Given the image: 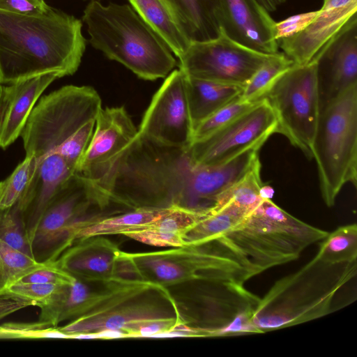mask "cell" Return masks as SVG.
<instances>
[{
  "label": "cell",
  "mask_w": 357,
  "mask_h": 357,
  "mask_svg": "<svg viewBox=\"0 0 357 357\" xmlns=\"http://www.w3.org/2000/svg\"><path fill=\"white\" fill-rule=\"evenodd\" d=\"M357 0H324L315 18L303 31L279 40V49L294 64L309 63L354 18Z\"/></svg>",
  "instance_id": "obj_16"
},
{
  "label": "cell",
  "mask_w": 357,
  "mask_h": 357,
  "mask_svg": "<svg viewBox=\"0 0 357 357\" xmlns=\"http://www.w3.org/2000/svg\"><path fill=\"white\" fill-rule=\"evenodd\" d=\"M155 323L188 324L164 286L149 280L122 278L98 306L58 328L70 335L113 329L123 332L127 337H139L142 328Z\"/></svg>",
  "instance_id": "obj_6"
},
{
  "label": "cell",
  "mask_w": 357,
  "mask_h": 357,
  "mask_svg": "<svg viewBox=\"0 0 357 357\" xmlns=\"http://www.w3.org/2000/svg\"><path fill=\"white\" fill-rule=\"evenodd\" d=\"M258 102L245 101L238 97L224 105L195 128L193 131L192 143L229 123L252 108Z\"/></svg>",
  "instance_id": "obj_34"
},
{
  "label": "cell",
  "mask_w": 357,
  "mask_h": 357,
  "mask_svg": "<svg viewBox=\"0 0 357 357\" xmlns=\"http://www.w3.org/2000/svg\"><path fill=\"white\" fill-rule=\"evenodd\" d=\"M220 25L235 41L266 54L279 52L275 23L258 0H220Z\"/></svg>",
  "instance_id": "obj_17"
},
{
  "label": "cell",
  "mask_w": 357,
  "mask_h": 357,
  "mask_svg": "<svg viewBox=\"0 0 357 357\" xmlns=\"http://www.w3.org/2000/svg\"><path fill=\"white\" fill-rule=\"evenodd\" d=\"M38 165V158L26 155L12 174L0 181V209L10 208L18 202L30 183Z\"/></svg>",
  "instance_id": "obj_31"
},
{
  "label": "cell",
  "mask_w": 357,
  "mask_h": 357,
  "mask_svg": "<svg viewBox=\"0 0 357 357\" xmlns=\"http://www.w3.org/2000/svg\"><path fill=\"white\" fill-rule=\"evenodd\" d=\"M208 215L172 206L159 219L123 234L141 243L159 247L185 246V236L201 220Z\"/></svg>",
  "instance_id": "obj_22"
},
{
  "label": "cell",
  "mask_w": 357,
  "mask_h": 357,
  "mask_svg": "<svg viewBox=\"0 0 357 357\" xmlns=\"http://www.w3.org/2000/svg\"><path fill=\"white\" fill-rule=\"evenodd\" d=\"M293 64V61L282 52L273 54L252 76L243 87L240 98L248 102L262 100L277 79Z\"/></svg>",
  "instance_id": "obj_30"
},
{
  "label": "cell",
  "mask_w": 357,
  "mask_h": 357,
  "mask_svg": "<svg viewBox=\"0 0 357 357\" xmlns=\"http://www.w3.org/2000/svg\"><path fill=\"white\" fill-rule=\"evenodd\" d=\"M82 29L79 19L52 7L39 16L0 9V84L50 72L74 74L86 50Z\"/></svg>",
  "instance_id": "obj_2"
},
{
  "label": "cell",
  "mask_w": 357,
  "mask_h": 357,
  "mask_svg": "<svg viewBox=\"0 0 357 357\" xmlns=\"http://www.w3.org/2000/svg\"><path fill=\"white\" fill-rule=\"evenodd\" d=\"M167 208L139 207L117 215L91 219L80 226L75 233V240L104 235L123 234L151 223L166 214Z\"/></svg>",
  "instance_id": "obj_25"
},
{
  "label": "cell",
  "mask_w": 357,
  "mask_h": 357,
  "mask_svg": "<svg viewBox=\"0 0 357 357\" xmlns=\"http://www.w3.org/2000/svg\"><path fill=\"white\" fill-rule=\"evenodd\" d=\"M0 239L33 257L24 218L16 204L10 208L0 209Z\"/></svg>",
  "instance_id": "obj_33"
},
{
  "label": "cell",
  "mask_w": 357,
  "mask_h": 357,
  "mask_svg": "<svg viewBox=\"0 0 357 357\" xmlns=\"http://www.w3.org/2000/svg\"><path fill=\"white\" fill-rule=\"evenodd\" d=\"M137 134L138 129L124 107H102L76 174L91 184L98 181Z\"/></svg>",
  "instance_id": "obj_14"
},
{
  "label": "cell",
  "mask_w": 357,
  "mask_h": 357,
  "mask_svg": "<svg viewBox=\"0 0 357 357\" xmlns=\"http://www.w3.org/2000/svg\"><path fill=\"white\" fill-rule=\"evenodd\" d=\"M33 305L29 301L10 294L0 296V320L25 307Z\"/></svg>",
  "instance_id": "obj_39"
},
{
  "label": "cell",
  "mask_w": 357,
  "mask_h": 357,
  "mask_svg": "<svg viewBox=\"0 0 357 357\" xmlns=\"http://www.w3.org/2000/svg\"><path fill=\"white\" fill-rule=\"evenodd\" d=\"M328 232L305 223L271 199L261 202L223 237L252 264L257 274L294 260Z\"/></svg>",
  "instance_id": "obj_5"
},
{
  "label": "cell",
  "mask_w": 357,
  "mask_h": 357,
  "mask_svg": "<svg viewBox=\"0 0 357 357\" xmlns=\"http://www.w3.org/2000/svg\"><path fill=\"white\" fill-rule=\"evenodd\" d=\"M75 278L74 275L51 262L49 266L26 276L20 282L69 285Z\"/></svg>",
  "instance_id": "obj_37"
},
{
  "label": "cell",
  "mask_w": 357,
  "mask_h": 357,
  "mask_svg": "<svg viewBox=\"0 0 357 357\" xmlns=\"http://www.w3.org/2000/svg\"><path fill=\"white\" fill-rule=\"evenodd\" d=\"M315 257L322 261L335 264L351 262L357 259V226L339 227L321 241Z\"/></svg>",
  "instance_id": "obj_29"
},
{
  "label": "cell",
  "mask_w": 357,
  "mask_h": 357,
  "mask_svg": "<svg viewBox=\"0 0 357 357\" xmlns=\"http://www.w3.org/2000/svg\"><path fill=\"white\" fill-rule=\"evenodd\" d=\"M274 194L273 189L268 185H262L260 189V196L262 199H271Z\"/></svg>",
  "instance_id": "obj_42"
},
{
  "label": "cell",
  "mask_w": 357,
  "mask_h": 357,
  "mask_svg": "<svg viewBox=\"0 0 357 357\" xmlns=\"http://www.w3.org/2000/svg\"><path fill=\"white\" fill-rule=\"evenodd\" d=\"M67 286L19 282L11 287L7 294L19 296L40 307L56 301Z\"/></svg>",
  "instance_id": "obj_35"
},
{
  "label": "cell",
  "mask_w": 357,
  "mask_h": 357,
  "mask_svg": "<svg viewBox=\"0 0 357 357\" xmlns=\"http://www.w3.org/2000/svg\"><path fill=\"white\" fill-rule=\"evenodd\" d=\"M101 108L99 94L86 86L66 85L43 96L21 134L26 155L58 154L84 125L96 120Z\"/></svg>",
  "instance_id": "obj_8"
},
{
  "label": "cell",
  "mask_w": 357,
  "mask_h": 357,
  "mask_svg": "<svg viewBox=\"0 0 357 357\" xmlns=\"http://www.w3.org/2000/svg\"><path fill=\"white\" fill-rule=\"evenodd\" d=\"M82 20L91 45L141 79L166 77L176 65L165 41L130 5L92 0Z\"/></svg>",
  "instance_id": "obj_4"
},
{
  "label": "cell",
  "mask_w": 357,
  "mask_h": 357,
  "mask_svg": "<svg viewBox=\"0 0 357 357\" xmlns=\"http://www.w3.org/2000/svg\"><path fill=\"white\" fill-rule=\"evenodd\" d=\"M243 90L238 86L185 75V91L193 131L218 109L240 97Z\"/></svg>",
  "instance_id": "obj_24"
},
{
  "label": "cell",
  "mask_w": 357,
  "mask_h": 357,
  "mask_svg": "<svg viewBox=\"0 0 357 357\" xmlns=\"http://www.w3.org/2000/svg\"><path fill=\"white\" fill-rule=\"evenodd\" d=\"M196 165L187 149L170 146L138 132L109 172L91 183L100 202L139 207L177 206L197 211Z\"/></svg>",
  "instance_id": "obj_1"
},
{
  "label": "cell",
  "mask_w": 357,
  "mask_h": 357,
  "mask_svg": "<svg viewBox=\"0 0 357 357\" xmlns=\"http://www.w3.org/2000/svg\"><path fill=\"white\" fill-rule=\"evenodd\" d=\"M91 207L103 209L92 185L75 173L56 192L40 220L30 241L33 257L39 262L55 261L73 245L77 229L90 220L85 216Z\"/></svg>",
  "instance_id": "obj_10"
},
{
  "label": "cell",
  "mask_w": 357,
  "mask_h": 357,
  "mask_svg": "<svg viewBox=\"0 0 357 357\" xmlns=\"http://www.w3.org/2000/svg\"><path fill=\"white\" fill-rule=\"evenodd\" d=\"M356 273V261L330 264L314 256L298 271L275 282L259 299L252 324L258 333H264L336 311L335 297Z\"/></svg>",
  "instance_id": "obj_3"
},
{
  "label": "cell",
  "mask_w": 357,
  "mask_h": 357,
  "mask_svg": "<svg viewBox=\"0 0 357 357\" xmlns=\"http://www.w3.org/2000/svg\"><path fill=\"white\" fill-rule=\"evenodd\" d=\"M261 163L259 160L250 170L225 193L222 207L229 202L252 211L262 200L260 189L263 185L260 178Z\"/></svg>",
  "instance_id": "obj_32"
},
{
  "label": "cell",
  "mask_w": 357,
  "mask_h": 357,
  "mask_svg": "<svg viewBox=\"0 0 357 357\" xmlns=\"http://www.w3.org/2000/svg\"><path fill=\"white\" fill-rule=\"evenodd\" d=\"M313 59L317 62L321 109L357 85V18L351 20Z\"/></svg>",
  "instance_id": "obj_15"
},
{
  "label": "cell",
  "mask_w": 357,
  "mask_h": 357,
  "mask_svg": "<svg viewBox=\"0 0 357 357\" xmlns=\"http://www.w3.org/2000/svg\"><path fill=\"white\" fill-rule=\"evenodd\" d=\"M51 8L44 0H0L1 10L24 15H43Z\"/></svg>",
  "instance_id": "obj_38"
},
{
  "label": "cell",
  "mask_w": 357,
  "mask_h": 357,
  "mask_svg": "<svg viewBox=\"0 0 357 357\" xmlns=\"http://www.w3.org/2000/svg\"><path fill=\"white\" fill-rule=\"evenodd\" d=\"M139 15L165 41L173 54L181 56L190 44L162 0H128Z\"/></svg>",
  "instance_id": "obj_26"
},
{
  "label": "cell",
  "mask_w": 357,
  "mask_h": 357,
  "mask_svg": "<svg viewBox=\"0 0 357 357\" xmlns=\"http://www.w3.org/2000/svg\"><path fill=\"white\" fill-rule=\"evenodd\" d=\"M61 76L50 72L10 84H0V148L6 149L22 132L45 90Z\"/></svg>",
  "instance_id": "obj_18"
},
{
  "label": "cell",
  "mask_w": 357,
  "mask_h": 357,
  "mask_svg": "<svg viewBox=\"0 0 357 357\" xmlns=\"http://www.w3.org/2000/svg\"><path fill=\"white\" fill-rule=\"evenodd\" d=\"M98 339H116L127 337L126 335L118 330L105 329L95 333Z\"/></svg>",
  "instance_id": "obj_40"
},
{
  "label": "cell",
  "mask_w": 357,
  "mask_h": 357,
  "mask_svg": "<svg viewBox=\"0 0 357 357\" xmlns=\"http://www.w3.org/2000/svg\"><path fill=\"white\" fill-rule=\"evenodd\" d=\"M190 42L216 37L220 31V0H162Z\"/></svg>",
  "instance_id": "obj_23"
},
{
  "label": "cell",
  "mask_w": 357,
  "mask_h": 357,
  "mask_svg": "<svg viewBox=\"0 0 357 357\" xmlns=\"http://www.w3.org/2000/svg\"><path fill=\"white\" fill-rule=\"evenodd\" d=\"M51 262H39L0 239V296L26 276L46 268Z\"/></svg>",
  "instance_id": "obj_28"
},
{
  "label": "cell",
  "mask_w": 357,
  "mask_h": 357,
  "mask_svg": "<svg viewBox=\"0 0 357 357\" xmlns=\"http://www.w3.org/2000/svg\"><path fill=\"white\" fill-rule=\"evenodd\" d=\"M118 280L107 282L104 289L93 291L86 281L75 277L56 301L40 307L38 321L56 326L61 321L73 320L86 314L110 295Z\"/></svg>",
  "instance_id": "obj_21"
},
{
  "label": "cell",
  "mask_w": 357,
  "mask_h": 357,
  "mask_svg": "<svg viewBox=\"0 0 357 357\" xmlns=\"http://www.w3.org/2000/svg\"><path fill=\"white\" fill-rule=\"evenodd\" d=\"M317 62L293 66L268 91L266 99L275 112L276 132L312 158V146L320 112Z\"/></svg>",
  "instance_id": "obj_9"
},
{
  "label": "cell",
  "mask_w": 357,
  "mask_h": 357,
  "mask_svg": "<svg viewBox=\"0 0 357 357\" xmlns=\"http://www.w3.org/2000/svg\"><path fill=\"white\" fill-rule=\"evenodd\" d=\"M54 262L75 277L88 282H109L119 276L121 250L102 236L82 238Z\"/></svg>",
  "instance_id": "obj_20"
},
{
  "label": "cell",
  "mask_w": 357,
  "mask_h": 357,
  "mask_svg": "<svg viewBox=\"0 0 357 357\" xmlns=\"http://www.w3.org/2000/svg\"><path fill=\"white\" fill-rule=\"evenodd\" d=\"M268 10L273 11L283 4L286 0H258Z\"/></svg>",
  "instance_id": "obj_41"
},
{
  "label": "cell",
  "mask_w": 357,
  "mask_h": 357,
  "mask_svg": "<svg viewBox=\"0 0 357 357\" xmlns=\"http://www.w3.org/2000/svg\"><path fill=\"white\" fill-rule=\"evenodd\" d=\"M328 207L347 183L357 181V85L320 109L312 146Z\"/></svg>",
  "instance_id": "obj_7"
},
{
  "label": "cell",
  "mask_w": 357,
  "mask_h": 357,
  "mask_svg": "<svg viewBox=\"0 0 357 357\" xmlns=\"http://www.w3.org/2000/svg\"><path fill=\"white\" fill-rule=\"evenodd\" d=\"M276 128L275 112L263 98L229 123L192 142L187 151L195 165H220L250 148L261 146Z\"/></svg>",
  "instance_id": "obj_12"
},
{
  "label": "cell",
  "mask_w": 357,
  "mask_h": 357,
  "mask_svg": "<svg viewBox=\"0 0 357 357\" xmlns=\"http://www.w3.org/2000/svg\"><path fill=\"white\" fill-rule=\"evenodd\" d=\"M317 10L299 13L275 23V38L279 40L303 31L315 18Z\"/></svg>",
  "instance_id": "obj_36"
},
{
  "label": "cell",
  "mask_w": 357,
  "mask_h": 357,
  "mask_svg": "<svg viewBox=\"0 0 357 357\" xmlns=\"http://www.w3.org/2000/svg\"><path fill=\"white\" fill-rule=\"evenodd\" d=\"M138 132L158 143L188 149L193 128L186 91L185 75L179 69L171 72L153 96Z\"/></svg>",
  "instance_id": "obj_13"
},
{
  "label": "cell",
  "mask_w": 357,
  "mask_h": 357,
  "mask_svg": "<svg viewBox=\"0 0 357 357\" xmlns=\"http://www.w3.org/2000/svg\"><path fill=\"white\" fill-rule=\"evenodd\" d=\"M251 211L229 202L201 220L185 236V245H197L225 235Z\"/></svg>",
  "instance_id": "obj_27"
},
{
  "label": "cell",
  "mask_w": 357,
  "mask_h": 357,
  "mask_svg": "<svg viewBox=\"0 0 357 357\" xmlns=\"http://www.w3.org/2000/svg\"><path fill=\"white\" fill-rule=\"evenodd\" d=\"M38 159L35 174L16 203L22 214L29 243L56 192L76 173L59 154H50Z\"/></svg>",
  "instance_id": "obj_19"
},
{
  "label": "cell",
  "mask_w": 357,
  "mask_h": 357,
  "mask_svg": "<svg viewBox=\"0 0 357 357\" xmlns=\"http://www.w3.org/2000/svg\"><path fill=\"white\" fill-rule=\"evenodd\" d=\"M273 54L248 47L220 29L212 39L191 42L178 58V69L189 77L243 88Z\"/></svg>",
  "instance_id": "obj_11"
}]
</instances>
